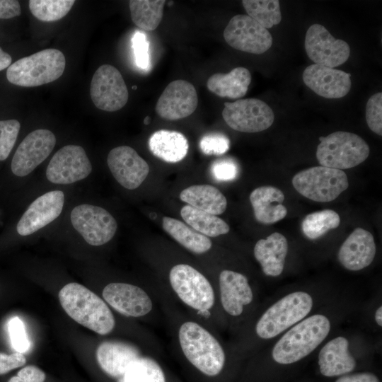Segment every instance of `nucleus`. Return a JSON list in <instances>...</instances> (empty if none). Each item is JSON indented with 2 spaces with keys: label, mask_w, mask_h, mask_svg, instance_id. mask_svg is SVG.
<instances>
[{
  "label": "nucleus",
  "mask_w": 382,
  "mask_h": 382,
  "mask_svg": "<svg viewBox=\"0 0 382 382\" xmlns=\"http://www.w3.org/2000/svg\"><path fill=\"white\" fill-rule=\"evenodd\" d=\"M59 299L74 320L96 333L107 335L115 328V320L108 306L86 286L69 283L59 291Z\"/></svg>",
  "instance_id": "f257e3e1"
},
{
  "label": "nucleus",
  "mask_w": 382,
  "mask_h": 382,
  "mask_svg": "<svg viewBox=\"0 0 382 382\" xmlns=\"http://www.w3.org/2000/svg\"><path fill=\"white\" fill-rule=\"evenodd\" d=\"M178 340L186 359L200 372L218 375L224 368L226 355L221 344L207 329L194 321H185L178 330Z\"/></svg>",
  "instance_id": "f03ea898"
},
{
  "label": "nucleus",
  "mask_w": 382,
  "mask_h": 382,
  "mask_svg": "<svg viewBox=\"0 0 382 382\" xmlns=\"http://www.w3.org/2000/svg\"><path fill=\"white\" fill-rule=\"evenodd\" d=\"M328 318L321 314L310 316L289 330L276 343L272 358L278 364L296 362L311 353L328 336Z\"/></svg>",
  "instance_id": "7ed1b4c3"
},
{
  "label": "nucleus",
  "mask_w": 382,
  "mask_h": 382,
  "mask_svg": "<svg viewBox=\"0 0 382 382\" xmlns=\"http://www.w3.org/2000/svg\"><path fill=\"white\" fill-rule=\"evenodd\" d=\"M66 59L57 49H45L18 59L6 71L8 81L23 87H35L51 83L64 73Z\"/></svg>",
  "instance_id": "20e7f679"
},
{
  "label": "nucleus",
  "mask_w": 382,
  "mask_h": 382,
  "mask_svg": "<svg viewBox=\"0 0 382 382\" xmlns=\"http://www.w3.org/2000/svg\"><path fill=\"white\" fill-rule=\"evenodd\" d=\"M319 139L316 158L321 166L348 169L359 165L369 155L368 144L354 133L339 131Z\"/></svg>",
  "instance_id": "39448f33"
},
{
  "label": "nucleus",
  "mask_w": 382,
  "mask_h": 382,
  "mask_svg": "<svg viewBox=\"0 0 382 382\" xmlns=\"http://www.w3.org/2000/svg\"><path fill=\"white\" fill-rule=\"evenodd\" d=\"M312 307L313 299L308 293L289 294L262 314L256 324V333L262 339L273 338L304 318Z\"/></svg>",
  "instance_id": "423d86ee"
},
{
  "label": "nucleus",
  "mask_w": 382,
  "mask_h": 382,
  "mask_svg": "<svg viewBox=\"0 0 382 382\" xmlns=\"http://www.w3.org/2000/svg\"><path fill=\"white\" fill-rule=\"evenodd\" d=\"M292 185L303 197L318 202L335 199L349 187L343 170L325 166H315L297 173Z\"/></svg>",
  "instance_id": "0eeeda50"
},
{
  "label": "nucleus",
  "mask_w": 382,
  "mask_h": 382,
  "mask_svg": "<svg viewBox=\"0 0 382 382\" xmlns=\"http://www.w3.org/2000/svg\"><path fill=\"white\" fill-rule=\"evenodd\" d=\"M169 281L178 297L187 306L200 311L210 310L215 301L213 287L201 272L191 265L178 264L169 273Z\"/></svg>",
  "instance_id": "6e6552de"
},
{
  "label": "nucleus",
  "mask_w": 382,
  "mask_h": 382,
  "mask_svg": "<svg viewBox=\"0 0 382 382\" xmlns=\"http://www.w3.org/2000/svg\"><path fill=\"white\" fill-rule=\"evenodd\" d=\"M70 220L86 242L94 246L109 242L117 228V221L109 212L89 204L76 206L71 212Z\"/></svg>",
  "instance_id": "1a4fd4ad"
},
{
  "label": "nucleus",
  "mask_w": 382,
  "mask_h": 382,
  "mask_svg": "<svg viewBox=\"0 0 382 382\" xmlns=\"http://www.w3.org/2000/svg\"><path fill=\"white\" fill-rule=\"evenodd\" d=\"M222 117L231 129L246 133L264 131L272 125L274 120L272 108L257 98L225 103Z\"/></svg>",
  "instance_id": "9d476101"
},
{
  "label": "nucleus",
  "mask_w": 382,
  "mask_h": 382,
  "mask_svg": "<svg viewBox=\"0 0 382 382\" xmlns=\"http://www.w3.org/2000/svg\"><path fill=\"white\" fill-rule=\"evenodd\" d=\"M95 106L104 111L115 112L127 103L128 89L121 73L110 64H103L94 73L90 87Z\"/></svg>",
  "instance_id": "9b49d317"
},
{
  "label": "nucleus",
  "mask_w": 382,
  "mask_h": 382,
  "mask_svg": "<svg viewBox=\"0 0 382 382\" xmlns=\"http://www.w3.org/2000/svg\"><path fill=\"white\" fill-rule=\"evenodd\" d=\"M92 165L84 149L69 144L58 150L50 161L45 175L50 183L69 185L87 178Z\"/></svg>",
  "instance_id": "f8f14e48"
},
{
  "label": "nucleus",
  "mask_w": 382,
  "mask_h": 382,
  "mask_svg": "<svg viewBox=\"0 0 382 382\" xmlns=\"http://www.w3.org/2000/svg\"><path fill=\"white\" fill-rule=\"evenodd\" d=\"M224 37L233 48L251 54H262L272 45L270 33L245 14L234 16L229 21Z\"/></svg>",
  "instance_id": "ddd939ff"
},
{
  "label": "nucleus",
  "mask_w": 382,
  "mask_h": 382,
  "mask_svg": "<svg viewBox=\"0 0 382 382\" xmlns=\"http://www.w3.org/2000/svg\"><path fill=\"white\" fill-rule=\"evenodd\" d=\"M56 144L52 132L37 129L30 132L16 150L11 163L12 173L25 177L31 173L51 154Z\"/></svg>",
  "instance_id": "4468645a"
},
{
  "label": "nucleus",
  "mask_w": 382,
  "mask_h": 382,
  "mask_svg": "<svg viewBox=\"0 0 382 382\" xmlns=\"http://www.w3.org/2000/svg\"><path fill=\"white\" fill-rule=\"evenodd\" d=\"M305 50L316 64L334 68L344 64L350 54L349 45L337 39L322 25L313 24L305 37Z\"/></svg>",
  "instance_id": "2eb2a0df"
},
{
  "label": "nucleus",
  "mask_w": 382,
  "mask_h": 382,
  "mask_svg": "<svg viewBox=\"0 0 382 382\" xmlns=\"http://www.w3.org/2000/svg\"><path fill=\"white\" fill-rule=\"evenodd\" d=\"M107 163L115 179L127 190L137 189L149 173L146 161L129 146H119L110 150Z\"/></svg>",
  "instance_id": "dca6fc26"
},
{
  "label": "nucleus",
  "mask_w": 382,
  "mask_h": 382,
  "mask_svg": "<svg viewBox=\"0 0 382 382\" xmlns=\"http://www.w3.org/2000/svg\"><path fill=\"white\" fill-rule=\"evenodd\" d=\"M64 194L60 190L47 192L35 199L16 225L20 236H29L54 221L62 213Z\"/></svg>",
  "instance_id": "f3484780"
},
{
  "label": "nucleus",
  "mask_w": 382,
  "mask_h": 382,
  "mask_svg": "<svg viewBox=\"0 0 382 382\" xmlns=\"http://www.w3.org/2000/svg\"><path fill=\"white\" fill-rule=\"evenodd\" d=\"M197 103L195 86L187 81L175 80L166 87L158 98L156 112L163 119L177 120L192 114Z\"/></svg>",
  "instance_id": "a211bd4d"
},
{
  "label": "nucleus",
  "mask_w": 382,
  "mask_h": 382,
  "mask_svg": "<svg viewBox=\"0 0 382 382\" xmlns=\"http://www.w3.org/2000/svg\"><path fill=\"white\" fill-rule=\"evenodd\" d=\"M103 297L113 309L127 317H141L150 313L152 300L141 288L127 283L112 282L105 286Z\"/></svg>",
  "instance_id": "6ab92c4d"
},
{
  "label": "nucleus",
  "mask_w": 382,
  "mask_h": 382,
  "mask_svg": "<svg viewBox=\"0 0 382 382\" xmlns=\"http://www.w3.org/2000/svg\"><path fill=\"white\" fill-rule=\"evenodd\" d=\"M350 74L323 65L311 64L303 72L304 83L317 95L325 98L345 96L352 86Z\"/></svg>",
  "instance_id": "aec40b11"
},
{
  "label": "nucleus",
  "mask_w": 382,
  "mask_h": 382,
  "mask_svg": "<svg viewBox=\"0 0 382 382\" xmlns=\"http://www.w3.org/2000/svg\"><path fill=\"white\" fill-rule=\"evenodd\" d=\"M376 250L373 235L364 228H357L342 244L337 257L347 270L358 271L372 262Z\"/></svg>",
  "instance_id": "412c9836"
},
{
  "label": "nucleus",
  "mask_w": 382,
  "mask_h": 382,
  "mask_svg": "<svg viewBox=\"0 0 382 382\" xmlns=\"http://www.w3.org/2000/svg\"><path fill=\"white\" fill-rule=\"evenodd\" d=\"M219 284L221 306L230 316H240L244 306L250 304L253 299L248 280L241 273L224 270L219 274Z\"/></svg>",
  "instance_id": "4be33fe9"
},
{
  "label": "nucleus",
  "mask_w": 382,
  "mask_h": 382,
  "mask_svg": "<svg viewBox=\"0 0 382 382\" xmlns=\"http://www.w3.org/2000/svg\"><path fill=\"white\" fill-rule=\"evenodd\" d=\"M140 356V351L136 346L117 340L105 341L96 350V359L103 371L120 380L129 365Z\"/></svg>",
  "instance_id": "5701e85b"
},
{
  "label": "nucleus",
  "mask_w": 382,
  "mask_h": 382,
  "mask_svg": "<svg viewBox=\"0 0 382 382\" xmlns=\"http://www.w3.org/2000/svg\"><path fill=\"white\" fill-rule=\"evenodd\" d=\"M250 202L255 219L264 224H271L283 219L287 209L282 204L284 195L273 186H260L252 191Z\"/></svg>",
  "instance_id": "b1692460"
},
{
  "label": "nucleus",
  "mask_w": 382,
  "mask_h": 382,
  "mask_svg": "<svg viewBox=\"0 0 382 382\" xmlns=\"http://www.w3.org/2000/svg\"><path fill=\"white\" fill-rule=\"evenodd\" d=\"M348 347L349 342L344 337H335L324 345L318 354V364L322 375L337 376L354 369L356 361Z\"/></svg>",
  "instance_id": "393cba45"
},
{
  "label": "nucleus",
  "mask_w": 382,
  "mask_h": 382,
  "mask_svg": "<svg viewBox=\"0 0 382 382\" xmlns=\"http://www.w3.org/2000/svg\"><path fill=\"white\" fill-rule=\"evenodd\" d=\"M288 252V242L282 234L274 232L265 239L259 240L254 247V256L260 264L263 272L277 277L284 270Z\"/></svg>",
  "instance_id": "a878e982"
},
{
  "label": "nucleus",
  "mask_w": 382,
  "mask_h": 382,
  "mask_svg": "<svg viewBox=\"0 0 382 382\" xmlns=\"http://www.w3.org/2000/svg\"><path fill=\"white\" fill-rule=\"evenodd\" d=\"M149 147L157 158L168 163H177L186 156L189 144L182 133L161 129L151 134Z\"/></svg>",
  "instance_id": "bb28decb"
},
{
  "label": "nucleus",
  "mask_w": 382,
  "mask_h": 382,
  "mask_svg": "<svg viewBox=\"0 0 382 382\" xmlns=\"http://www.w3.org/2000/svg\"><path fill=\"white\" fill-rule=\"evenodd\" d=\"M251 81L250 71L242 66L229 73H216L211 76L207 83V88L215 95L231 99L242 98L248 91Z\"/></svg>",
  "instance_id": "cd10ccee"
},
{
  "label": "nucleus",
  "mask_w": 382,
  "mask_h": 382,
  "mask_svg": "<svg viewBox=\"0 0 382 382\" xmlns=\"http://www.w3.org/2000/svg\"><path fill=\"white\" fill-rule=\"evenodd\" d=\"M180 199L192 207L216 216L224 213L227 207L225 196L210 185H191L180 192Z\"/></svg>",
  "instance_id": "c85d7f7f"
},
{
  "label": "nucleus",
  "mask_w": 382,
  "mask_h": 382,
  "mask_svg": "<svg viewBox=\"0 0 382 382\" xmlns=\"http://www.w3.org/2000/svg\"><path fill=\"white\" fill-rule=\"evenodd\" d=\"M162 226L178 243L194 253L202 254L212 248V243L208 237L176 219L164 216Z\"/></svg>",
  "instance_id": "c756f323"
},
{
  "label": "nucleus",
  "mask_w": 382,
  "mask_h": 382,
  "mask_svg": "<svg viewBox=\"0 0 382 382\" xmlns=\"http://www.w3.org/2000/svg\"><path fill=\"white\" fill-rule=\"evenodd\" d=\"M180 215L192 228L207 237L226 234L230 230L228 225L221 218L188 204L181 209Z\"/></svg>",
  "instance_id": "7c9ffc66"
},
{
  "label": "nucleus",
  "mask_w": 382,
  "mask_h": 382,
  "mask_svg": "<svg viewBox=\"0 0 382 382\" xmlns=\"http://www.w3.org/2000/svg\"><path fill=\"white\" fill-rule=\"evenodd\" d=\"M164 0H130L129 7L133 23L145 31L154 30L163 18Z\"/></svg>",
  "instance_id": "2f4dec72"
},
{
  "label": "nucleus",
  "mask_w": 382,
  "mask_h": 382,
  "mask_svg": "<svg viewBox=\"0 0 382 382\" xmlns=\"http://www.w3.org/2000/svg\"><path fill=\"white\" fill-rule=\"evenodd\" d=\"M120 382H166V378L157 361L140 356L129 365Z\"/></svg>",
  "instance_id": "473e14b6"
},
{
  "label": "nucleus",
  "mask_w": 382,
  "mask_h": 382,
  "mask_svg": "<svg viewBox=\"0 0 382 382\" xmlns=\"http://www.w3.org/2000/svg\"><path fill=\"white\" fill-rule=\"evenodd\" d=\"M339 214L332 209H323L308 214L301 223L303 234L309 239H317L330 229L340 226Z\"/></svg>",
  "instance_id": "72a5a7b5"
},
{
  "label": "nucleus",
  "mask_w": 382,
  "mask_h": 382,
  "mask_svg": "<svg viewBox=\"0 0 382 382\" xmlns=\"http://www.w3.org/2000/svg\"><path fill=\"white\" fill-rule=\"evenodd\" d=\"M242 4L248 16L266 29L278 25L282 21L278 0H243Z\"/></svg>",
  "instance_id": "f704fd0d"
},
{
  "label": "nucleus",
  "mask_w": 382,
  "mask_h": 382,
  "mask_svg": "<svg viewBox=\"0 0 382 382\" xmlns=\"http://www.w3.org/2000/svg\"><path fill=\"white\" fill-rule=\"evenodd\" d=\"M74 3V0H30L29 8L38 20L52 22L64 17Z\"/></svg>",
  "instance_id": "c9c22d12"
},
{
  "label": "nucleus",
  "mask_w": 382,
  "mask_h": 382,
  "mask_svg": "<svg viewBox=\"0 0 382 382\" xmlns=\"http://www.w3.org/2000/svg\"><path fill=\"white\" fill-rule=\"evenodd\" d=\"M21 124L16 120H0V161L6 160L16 141Z\"/></svg>",
  "instance_id": "e433bc0d"
},
{
  "label": "nucleus",
  "mask_w": 382,
  "mask_h": 382,
  "mask_svg": "<svg viewBox=\"0 0 382 382\" xmlns=\"http://www.w3.org/2000/svg\"><path fill=\"white\" fill-rule=\"evenodd\" d=\"M8 332L12 347L16 352L25 353L30 348V341L22 320L13 317L8 323Z\"/></svg>",
  "instance_id": "4c0bfd02"
},
{
  "label": "nucleus",
  "mask_w": 382,
  "mask_h": 382,
  "mask_svg": "<svg viewBox=\"0 0 382 382\" xmlns=\"http://www.w3.org/2000/svg\"><path fill=\"white\" fill-rule=\"evenodd\" d=\"M366 120L369 129L382 135V93L381 92L372 95L366 106Z\"/></svg>",
  "instance_id": "58836bf2"
},
{
  "label": "nucleus",
  "mask_w": 382,
  "mask_h": 382,
  "mask_svg": "<svg viewBox=\"0 0 382 382\" xmlns=\"http://www.w3.org/2000/svg\"><path fill=\"white\" fill-rule=\"evenodd\" d=\"M230 141L223 134L212 133L203 136L199 141L201 151L207 155H221L229 149Z\"/></svg>",
  "instance_id": "ea45409f"
},
{
  "label": "nucleus",
  "mask_w": 382,
  "mask_h": 382,
  "mask_svg": "<svg viewBox=\"0 0 382 382\" xmlns=\"http://www.w3.org/2000/svg\"><path fill=\"white\" fill-rule=\"evenodd\" d=\"M211 172L214 179L218 181H230L237 177L238 167L232 159H219L212 163Z\"/></svg>",
  "instance_id": "a19ab883"
},
{
  "label": "nucleus",
  "mask_w": 382,
  "mask_h": 382,
  "mask_svg": "<svg viewBox=\"0 0 382 382\" xmlns=\"http://www.w3.org/2000/svg\"><path fill=\"white\" fill-rule=\"evenodd\" d=\"M132 45L136 64L142 69H146L150 66L149 54V41L144 33L136 32Z\"/></svg>",
  "instance_id": "79ce46f5"
},
{
  "label": "nucleus",
  "mask_w": 382,
  "mask_h": 382,
  "mask_svg": "<svg viewBox=\"0 0 382 382\" xmlns=\"http://www.w3.org/2000/svg\"><path fill=\"white\" fill-rule=\"evenodd\" d=\"M45 378L46 375L42 370L36 366L29 365L22 368L8 382H44Z\"/></svg>",
  "instance_id": "37998d69"
},
{
  "label": "nucleus",
  "mask_w": 382,
  "mask_h": 382,
  "mask_svg": "<svg viewBox=\"0 0 382 382\" xmlns=\"http://www.w3.org/2000/svg\"><path fill=\"white\" fill-rule=\"evenodd\" d=\"M26 363V359L23 354L14 352L8 354L0 352V375L5 374L8 371L23 366Z\"/></svg>",
  "instance_id": "c03bdc74"
},
{
  "label": "nucleus",
  "mask_w": 382,
  "mask_h": 382,
  "mask_svg": "<svg viewBox=\"0 0 382 382\" xmlns=\"http://www.w3.org/2000/svg\"><path fill=\"white\" fill-rule=\"evenodd\" d=\"M21 8L16 0H0V19H8L20 16Z\"/></svg>",
  "instance_id": "a18cd8bd"
},
{
  "label": "nucleus",
  "mask_w": 382,
  "mask_h": 382,
  "mask_svg": "<svg viewBox=\"0 0 382 382\" xmlns=\"http://www.w3.org/2000/svg\"><path fill=\"white\" fill-rule=\"evenodd\" d=\"M335 382H380L376 375L370 372L347 374L340 377Z\"/></svg>",
  "instance_id": "49530a36"
},
{
  "label": "nucleus",
  "mask_w": 382,
  "mask_h": 382,
  "mask_svg": "<svg viewBox=\"0 0 382 382\" xmlns=\"http://www.w3.org/2000/svg\"><path fill=\"white\" fill-rule=\"evenodd\" d=\"M11 55L0 47V71L8 68L11 64Z\"/></svg>",
  "instance_id": "de8ad7c7"
},
{
  "label": "nucleus",
  "mask_w": 382,
  "mask_h": 382,
  "mask_svg": "<svg viewBox=\"0 0 382 382\" xmlns=\"http://www.w3.org/2000/svg\"><path fill=\"white\" fill-rule=\"evenodd\" d=\"M375 320L379 326H382V306L377 308L375 313Z\"/></svg>",
  "instance_id": "09e8293b"
},
{
  "label": "nucleus",
  "mask_w": 382,
  "mask_h": 382,
  "mask_svg": "<svg viewBox=\"0 0 382 382\" xmlns=\"http://www.w3.org/2000/svg\"><path fill=\"white\" fill-rule=\"evenodd\" d=\"M149 122H150V118H149V116H146V117L144 118V123L145 125H149Z\"/></svg>",
  "instance_id": "8fccbe9b"
},
{
  "label": "nucleus",
  "mask_w": 382,
  "mask_h": 382,
  "mask_svg": "<svg viewBox=\"0 0 382 382\" xmlns=\"http://www.w3.org/2000/svg\"><path fill=\"white\" fill-rule=\"evenodd\" d=\"M150 216H151V219H154L156 216V214H154V213L151 214Z\"/></svg>",
  "instance_id": "3c124183"
},
{
  "label": "nucleus",
  "mask_w": 382,
  "mask_h": 382,
  "mask_svg": "<svg viewBox=\"0 0 382 382\" xmlns=\"http://www.w3.org/2000/svg\"><path fill=\"white\" fill-rule=\"evenodd\" d=\"M132 89H137V86H132Z\"/></svg>",
  "instance_id": "603ef678"
}]
</instances>
